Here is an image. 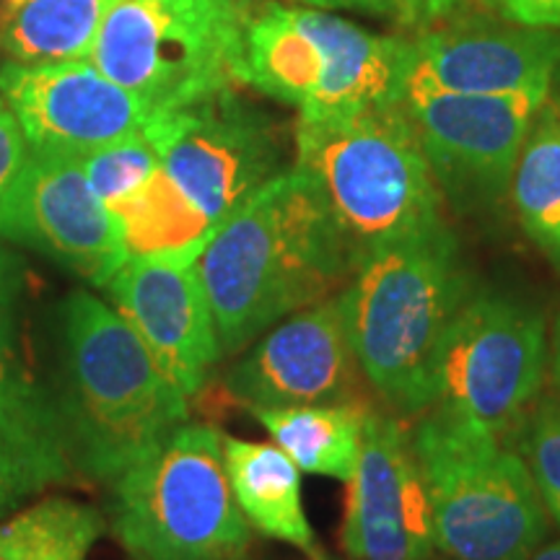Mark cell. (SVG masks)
Here are the masks:
<instances>
[{
    "mask_svg": "<svg viewBox=\"0 0 560 560\" xmlns=\"http://www.w3.org/2000/svg\"><path fill=\"white\" fill-rule=\"evenodd\" d=\"M340 542L353 560H425L436 548L416 444L400 420L382 412L369 410L363 425Z\"/></svg>",
    "mask_w": 560,
    "mask_h": 560,
    "instance_id": "5bb4252c",
    "label": "cell"
},
{
    "mask_svg": "<svg viewBox=\"0 0 560 560\" xmlns=\"http://www.w3.org/2000/svg\"><path fill=\"white\" fill-rule=\"evenodd\" d=\"M359 371L340 291L272 325L229 371L226 387L249 410L353 402Z\"/></svg>",
    "mask_w": 560,
    "mask_h": 560,
    "instance_id": "9a60e30c",
    "label": "cell"
},
{
    "mask_svg": "<svg viewBox=\"0 0 560 560\" xmlns=\"http://www.w3.org/2000/svg\"><path fill=\"white\" fill-rule=\"evenodd\" d=\"M296 164L325 195L350 260L441 223L439 187L402 100L296 122Z\"/></svg>",
    "mask_w": 560,
    "mask_h": 560,
    "instance_id": "277c9868",
    "label": "cell"
},
{
    "mask_svg": "<svg viewBox=\"0 0 560 560\" xmlns=\"http://www.w3.org/2000/svg\"><path fill=\"white\" fill-rule=\"evenodd\" d=\"M24 265L0 247V441L30 470L39 490L73 478L66 431L52 389L24 353Z\"/></svg>",
    "mask_w": 560,
    "mask_h": 560,
    "instance_id": "ac0fdd59",
    "label": "cell"
},
{
    "mask_svg": "<svg viewBox=\"0 0 560 560\" xmlns=\"http://www.w3.org/2000/svg\"><path fill=\"white\" fill-rule=\"evenodd\" d=\"M125 0H26L9 16L3 47L16 62L89 60L96 34Z\"/></svg>",
    "mask_w": 560,
    "mask_h": 560,
    "instance_id": "7402d4cb",
    "label": "cell"
},
{
    "mask_svg": "<svg viewBox=\"0 0 560 560\" xmlns=\"http://www.w3.org/2000/svg\"><path fill=\"white\" fill-rule=\"evenodd\" d=\"M24 3H26V0H0V5H3V9H5V16H11V13L16 11V9H21V5H24Z\"/></svg>",
    "mask_w": 560,
    "mask_h": 560,
    "instance_id": "d6a6232c",
    "label": "cell"
},
{
    "mask_svg": "<svg viewBox=\"0 0 560 560\" xmlns=\"http://www.w3.org/2000/svg\"><path fill=\"white\" fill-rule=\"evenodd\" d=\"M252 412L301 472L327 475L342 482L353 480L369 408L359 402H332L255 408Z\"/></svg>",
    "mask_w": 560,
    "mask_h": 560,
    "instance_id": "ffe728a7",
    "label": "cell"
},
{
    "mask_svg": "<svg viewBox=\"0 0 560 560\" xmlns=\"http://www.w3.org/2000/svg\"><path fill=\"white\" fill-rule=\"evenodd\" d=\"M558 66L560 30L522 26L514 21L503 26H446L410 42L405 91H550Z\"/></svg>",
    "mask_w": 560,
    "mask_h": 560,
    "instance_id": "e0dca14e",
    "label": "cell"
},
{
    "mask_svg": "<svg viewBox=\"0 0 560 560\" xmlns=\"http://www.w3.org/2000/svg\"><path fill=\"white\" fill-rule=\"evenodd\" d=\"M143 130L159 151L161 177L215 234L285 172L276 125L236 89L153 115Z\"/></svg>",
    "mask_w": 560,
    "mask_h": 560,
    "instance_id": "9c48e42d",
    "label": "cell"
},
{
    "mask_svg": "<svg viewBox=\"0 0 560 560\" xmlns=\"http://www.w3.org/2000/svg\"><path fill=\"white\" fill-rule=\"evenodd\" d=\"M522 450L545 509L560 527V400L535 402L524 418Z\"/></svg>",
    "mask_w": 560,
    "mask_h": 560,
    "instance_id": "d4e9b609",
    "label": "cell"
},
{
    "mask_svg": "<svg viewBox=\"0 0 560 560\" xmlns=\"http://www.w3.org/2000/svg\"><path fill=\"white\" fill-rule=\"evenodd\" d=\"M412 444L441 552L452 560H529L540 548L550 514L527 462L501 436L433 408Z\"/></svg>",
    "mask_w": 560,
    "mask_h": 560,
    "instance_id": "8992f818",
    "label": "cell"
},
{
    "mask_svg": "<svg viewBox=\"0 0 560 560\" xmlns=\"http://www.w3.org/2000/svg\"><path fill=\"white\" fill-rule=\"evenodd\" d=\"M550 91L450 94L408 89L402 104L433 177L470 198H499L511 187L522 143Z\"/></svg>",
    "mask_w": 560,
    "mask_h": 560,
    "instance_id": "7c38bea8",
    "label": "cell"
},
{
    "mask_svg": "<svg viewBox=\"0 0 560 560\" xmlns=\"http://www.w3.org/2000/svg\"><path fill=\"white\" fill-rule=\"evenodd\" d=\"M223 457L234 499L252 529L322 560L301 501V470L278 444L223 436Z\"/></svg>",
    "mask_w": 560,
    "mask_h": 560,
    "instance_id": "d6986e66",
    "label": "cell"
},
{
    "mask_svg": "<svg viewBox=\"0 0 560 560\" xmlns=\"http://www.w3.org/2000/svg\"><path fill=\"white\" fill-rule=\"evenodd\" d=\"M548 359L540 312L499 293L470 296L441 346L433 408L503 436L535 408Z\"/></svg>",
    "mask_w": 560,
    "mask_h": 560,
    "instance_id": "30bf717a",
    "label": "cell"
},
{
    "mask_svg": "<svg viewBox=\"0 0 560 560\" xmlns=\"http://www.w3.org/2000/svg\"><path fill=\"white\" fill-rule=\"evenodd\" d=\"M299 5H312V9L325 11H366V13H397L405 19L408 0H293Z\"/></svg>",
    "mask_w": 560,
    "mask_h": 560,
    "instance_id": "f1b7e54d",
    "label": "cell"
},
{
    "mask_svg": "<svg viewBox=\"0 0 560 560\" xmlns=\"http://www.w3.org/2000/svg\"><path fill=\"white\" fill-rule=\"evenodd\" d=\"M0 240L39 252L100 289L128 260L117 223L81 159L58 153H30L0 198Z\"/></svg>",
    "mask_w": 560,
    "mask_h": 560,
    "instance_id": "8fae6325",
    "label": "cell"
},
{
    "mask_svg": "<svg viewBox=\"0 0 560 560\" xmlns=\"http://www.w3.org/2000/svg\"><path fill=\"white\" fill-rule=\"evenodd\" d=\"M39 493V486L21 465L16 454L0 441V522L19 509V503L30 495Z\"/></svg>",
    "mask_w": 560,
    "mask_h": 560,
    "instance_id": "4316f807",
    "label": "cell"
},
{
    "mask_svg": "<svg viewBox=\"0 0 560 560\" xmlns=\"http://www.w3.org/2000/svg\"><path fill=\"white\" fill-rule=\"evenodd\" d=\"M247 13L240 0H125L96 34L89 62L153 115L244 86Z\"/></svg>",
    "mask_w": 560,
    "mask_h": 560,
    "instance_id": "ba28073f",
    "label": "cell"
},
{
    "mask_svg": "<svg viewBox=\"0 0 560 560\" xmlns=\"http://www.w3.org/2000/svg\"><path fill=\"white\" fill-rule=\"evenodd\" d=\"M30 153V140H26L24 130H21L19 117L13 115L9 102L0 96V198L16 182Z\"/></svg>",
    "mask_w": 560,
    "mask_h": 560,
    "instance_id": "484cf974",
    "label": "cell"
},
{
    "mask_svg": "<svg viewBox=\"0 0 560 560\" xmlns=\"http://www.w3.org/2000/svg\"><path fill=\"white\" fill-rule=\"evenodd\" d=\"M529 560H560V540L550 545H540V548L532 552Z\"/></svg>",
    "mask_w": 560,
    "mask_h": 560,
    "instance_id": "1f68e13d",
    "label": "cell"
},
{
    "mask_svg": "<svg viewBox=\"0 0 560 560\" xmlns=\"http://www.w3.org/2000/svg\"><path fill=\"white\" fill-rule=\"evenodd\" d=\"M112 306L190 400L221 359L213 310L198 265L125 260L104 285Z\"/></svg>",
    "mask_w": 560,
    "mask_h": 560,
    "instance_id": "2e32d148",
    "label": "cell"
},
{
    "mask_svg": "<svg viewBox=\"0 0 560 560\" xmlns=\"http://www.w3.org/2000/svg\"><path fill=\"white\" fill-rule=\"evenodd\" d=\"M109 524L132 560H242L252 542L223 433L182 423L112 480Z\"/></svg>",
    "mask_w": 560,
    "mask_h": 560,
    "instance_id": "5b68a950",
    "label": "cell"
},
{
    "mask_svg": "<svg viewBox=\"0 0 560 560\" xmlns=\"http://www.w3.org/2000/svg\"><path fill=\"white\" fill-rule=\"evenodd\" d=\"M558 102H560V100H558Z\"/></svg>",
    "mask_w": 560,
    "mask_h": 560,
    "instance_id": "836d02e7",
    "label": "cell"
},
{
    "mask_svg": "<svg viewBox=\"0 0 560 560\" xmlns=\"http://www.w3.org/2000/svg\"><path fill=\"white\" fill-rule=\"evenodd\" d=\"M342 296L361 374L397 410L433 408L441 346L470 299L452 231L436 223L371 249Z\"/></svg>",
    "mask_w": 560,
    "mask_h": 560,
    "instance_id": "3957f363",
    "label": "cell"
},
{
    "mask_svg": "<svg viewBox=\"0 0 560 560\" xmlns=\"http://www.w3.org/2000/svg\"><path fill=\"white\" fill-rule=\"evenodd\" d=\"M0 96L19 117L30 149L83 159L143 130L151 112L94 62H5Z\"/></svg>",
    "mask_w": 560,
    "mask_h": 560,
    "instance_id": "4fadbf2b",
    "label": "cell"
},
{
    "mask_svg": "<svg viewBox=\"0 0 560 560\" xmlns=\"http://www.w3.org/2000/svg\"><path fill=\"white\" fill-rule=\"evenodd\" d=\"M550 371H552V382H556V389H558V395H560V317L556 322V335H552ZM558 400H560V397H558Z\"/></svg>",
    "mask_w": 560,
    "mask_h": 560,
    "instance_id": "4dcf8cb0",
    "label": "cell"
},
{
    "mask_svg": "<svg viewBox=\"0 0 560 560\" xmlns=\"http://www.w3.org/2000/svg\"><path fill=\"white\" fill-rule=\"evenodd\" d=\"M52 397L75 470L115 480L187 420V397L112 306L73 291L58 306Z\"/></svg>",
    "mask_w": 560,
    "mask_h": 560,
    "instance_id": "7a4b0ae2",
    "label": "cell"
},
{
    "mask_svg": "<svg viewBox=\"0 0 560 560\" xmlns=\"http://www.w3.org/2000/svg\"><path fill=\"white\" fill-rule=\"evenodd\" d=\"M408 66L410 42L312 5L270 3L244 32V86L293 104L304 120L402 100Z\"/></svg>",
    "mask_w": 560,
    "mask_h": 560,
    "instance_id": "52a82bcc",
    "label": "cell"
},
{
    "mask_svg": "<svg viewBox=\"0 0 560 560\" xmlns=\"http://www.w3.org/2000/svg\"><path fill=\"white\" fill-rule=\"evenodd\" d=\"M486 3L514 24L560 30V0H486Z\"/></svg>",
    "mask_w": 560,
    "mask_h": 560,
    "instance_id": "83f0119b",
    "label": "cell"
},
{
    "mask_svg": "<svg viewBox=\"0 0 560 560\" xmlns=\"http://www.w3.org/2000/svg\"><path fill=\"white\" fill-rule=\"evenodd\" d=\"M511 195L524 231L560 276V102L537 109L524 138Z\"/></svg>",
    "mask_w": 560,
    "mask_h": 560,
    "instance_id": "44dd1931",
    "label": "cell"
},
{
    "mask_svg": "<svg viewBox=\"0 0 560 560\" xmlns=\"http://www.w3.org/2000/svg\"><path fill=\"white\" fill-rule=\"evenodd\" d=\"M459 3L462 0H408L405 21H410V24H429V21L450 16Z\"/></svg>",
    "mask_w": 560,
    "mask_h": 560,
    "instance_id": "f546056e",
    "label": "cell"
},
{
    "mask_svg": "<svg viewBox=\"0 0 560 560\" xmlns=\"http://www.w3.org/2000/svg\"><path fill=\"white\" fill-rule=\"evenodd\" d=\"M81 166L94 192L104 200V206L112 208L138 192L153 177V172L159 170V151L145 130H138L83 156Z\"/></svg>",
    "mask_w": 560,
    "mask_h": 560,
    "instance_id": "cb8c5ba5",
    "label": "cell"
},
{
    "mask_svg": "<svg viewBox=\"0 0 560 560\" xmlns=\"http://www.w3.org/2000/svg\"><path fill=\"white\" fill-rule=\"evenodd\" d=\"M104 527L94 506L50 495L0 522V560H89Z\"/></svg>",
    "mask_w": 560,
    "mask_h": 560,
    "instance_id": "603a6c76",
    "label": "cell"
},
{
    "mask_svg": "<svg viewBox=\"0 0 560 560\" xmlns=\"http://www.w3.org/2000/svg\"><path fill=\"white\" fill-rule=\"evenodd\" d=\"M198 272L221 355L247 348L353 278L346 236L325 195L299 166L270 179L210 240Z\"/></svg>",
    "mask_w": 560,
    "mask_h": 560,
    "instance_id": "6da1fadb",
    "label": "cell"
}]
</instances>
